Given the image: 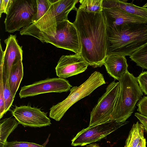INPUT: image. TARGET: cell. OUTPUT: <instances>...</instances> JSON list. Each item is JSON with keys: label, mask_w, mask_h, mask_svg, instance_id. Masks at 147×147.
I'll list each match as a JSON object with an SVG mask.
<instances>
[{"label": "cell", "mask_w": 147, "mask_h": 147, "mask_svg": "<svg viewBox=\"0 0 147 147\" xmlns=\"http://www.w3.org/2000/svg\"><path fill=\"white\" fill-rule=\"evenodd\" d=\"M119 89V82L114 81L108 85L105 92L98 99L90 113L89 126L111 121Z\"/></svg>", "instance_id": "8"}, {"label": "cell", "mask_w": 147, "mask_h": 147, "mask_svg": "<svg viewBox=\"0 0 147 147\" xmlns=\"http://www.w3.org/2000/svg\"><path fill=\"white\" fill-rule=\"evenodd\" d=\"M146 139L144 138L139 143L137 147H146Z\"/></svg>", "instance_id": "30"}, {"label": "cell", "mask_w": 147, "mask_h": 147, "mask_svg": "<svg viewBox=\"0 0 147 147\" xmlns=\"http://www.w3.org/2000/svg\"><path fill=\"white\" fill-rule=\"evenodd\" d=\"M146 131H147V130H146Z\"/></svg>", "instance_id": "33"}, {"label": "cell", "mask_w": 147, "mask_h": 147, "mask_svg": "<svg viewBox=\"0 0 147 147\" xmlns=\"http://www.w3.org/2000/svg\"><path fill=\"white\" fill-rule=\"evenodd\" d=\"M106 83L102 74L98 71L94 72L80 86L72 87L70 90L69 94L65 100L50 108V117L56 121H59L74 104Z\"/></svg>", "instance_id": "5"}, {"label": "cell", "mask_w": 147, "mask_h": 147, "mask_svg": "<svg viewBox=\"0 0 147 147\" xmlns=\"http://www.w3.org/2000/svg\"><path fill=\"white\" fill-rule=\"evenodd\" d=\"M23 76L22 60L13 64L11 68L8 82L11 94L14 98Z\"/></svg>", "instance_id": "17"}, {"label": "cell", "mask_w": 147, "mask_h": 147, "mask_svg": "<svg viewBox=\"0 0 147 147\" xmlns=\"http://www.w3.org/2000/svg\"><path fill=\"white\" fill-rule=\"evenodd\" d=\"M139 85L145 95H147V71L141 73L137 77Z\"/></svg>", "instance_id": "26"}, {"label": "cell", "mask_w": 147, "mask_h": 147, "mask_svg": "<svg viewBox=\"0 0 147 147\" xmlns=\"http://www.w3.org/2000/svg\"><path fill=\"white\" fill-rule=\"evenodd\" d=\"M19 123L15 118H6L0 121V147H3L9 135L18 127Z\"/></svg>", "instance_id": "19"}, {"label": "cell", "mask_w": 147, "mask_h": 147, "mask_svg": "<svg viewBox=\"0 0 147 147\" xmlns=\"http://www.w3.org/2000/svg\"><path fill=\"white\" fill-rule=\"evenodd\" d=\"M50 6L42 18L20 30L21 35L33 36L38 40L53 36L57 22L68 20V15L72 10L77 11L76 0H50Z\"/></svg>", "instance_id": "3"}, {"label": "cell", "mask_w": 147, "mask_h": 147, "mask_svg": "<svg viewBox=\"0 0 147 147\" xmlns=\"http://www.w3.org/2000/svg\"><path fill=\"white\" fill-rule=\"evenodd\" d=\"M36 0L37 11L34 17L32 24L37 22L42 18L49 8L51 4L50 0Z\"/></svg>", "instance_id": "23"}, {"label": "cell", "mask_w": 147, "mask_h": 147, "mask_svg": "<svg viewBox=\"0 0 147 147\" xmlns=\"http://www.w3.org/2000/svg\"><path fill=\"white\" fill-rule=\"evenodd\" d=\"M136 105L137 111L141 114L147 116V96H144L139 101Z\"/></svg>", "instance_id": "27"}, {"label": "cell", "mask_w": 147, "mask_h": 147, "mask_svg": "<svg viewBox=\"0 0 147 147\" xmlns=\"http://www.w3.org/2000/svg\"><path fill=\"white\" fill-rule=\"evenodd\" d=\"M135 116L139 120L144 127V129L147 130V116L142 115L139 113H135Z\"/></svg>", "instance_id": "29"}, {"label": "cell", "mask_w": 147, "mask_h": 147, "mask_svg": "<svg viewBox=\"0 0 147 147\" xmlns=\"http://www.w3.org/2000/svg\"><path fill=\"white\" fill-rule=\"evenodd\" d=\"M142 7H143L146 8V7H147V2Z\"/></svg>", "instance_id": "32"}, {"label": "cell", "mask_w": 147, "mask_h": 147, "mask_svg": "<svg viewBox=\"0 0 147 147\" xmlns=\"http://www.w3.org/2000/svg\"><path fill=\"white\" fill-rule=\"evenodd\" d=\"M102 12L107 28H113L126 23H147V20L130 14L116 7L103 8Z\"/></svg>", "instance_id": "14"}, {"label": "cell", "mask_w": 147, "mask_h": 147, "mask_svg": "<svg viewBox=\"0 0 147 147\" xmlns=\"http://www.w3.org/2000/svg\"><path fill=\"white\" fill-rule=\"evenodd\" d=\"M103 0H80L79 9L89 12H100L102 11Z\"/></svg>", "instance_id": "21"}, {"label": "cell", "mask_w": 147, "mask_h": 147, "mask_svg": "<svg viewBox=\"0 0 147 147\" xmlns=\"http://www.w3.org/2000/svg\"><path fill=\"white\" fill-rule=\"evenodd\" d=\"M107 56H130L147 44V23H126L107 28Z\"/></svg>", "instance_id": "2"}, {"label": "cell", "mask_w": 147, "mask_h": 147, "mask_svg": "<svg viewBox=\"0 0 147 147\" xmlns=\"http://www.w3.org/2000/svg\"><path fill=\"white\" fill-rule=\"evenodd\" d=\"M120 89L111 120L125 122L131 115L143 93L137 78L127 70L119 80Z\"/></svg>", "instance_id": "4"}, {"label": "cell", "mask_w": 147, "mask_h": 147, "mask_svg": "<svg viewBox=\"0 0 147 147\" xmlns=\"http://www.w3.org/2000/svg\"><path fill=\"white\" fill-rule=\"evenodd\" d=\"M87 147H100L98 144H91L86 145Z\"/></svg>", "instance_id": "31"}, {"label": "cell", "mask_w": 147, "mask_h": 147, "mask_svg": "<svg viewBox=\"0 0 147 147\" xmlns=\"http://www.w3.org/2000/svg\"><path fill=\"white\" fill-rule=\"evenodd\" d=\"M129 121L119 123L111 120L106 122L89 126L78 132L71 140V145L83 146L99 141Z\"/></svg>", "instance_id": "9"}, {"label": "cell", "mask_w": 147, "mask_h": 147, "mask_svg": "<svg viewBox=\"0 0 147 147\" xmlns=\"http://www.w3.org/2000/svg\"><path fill=\"white\" fill-rule=\"evenodd\" d=\"M37 9L36 0H13L4 22L5 31L13 33L31 24Z\"/></svg>", "instance_id": "6"}, {"label": "cell", "mask_w": 147, "mask_h": 147, "mask_svg": "<svg viewBox=\"0 0 147 147\" xmlns=\"http://www.w3.org/2000/svg\"><path fill=\"white\" fill-rule=\"evenodd\" d=\"M13 0H0V17L2 13L7 14Z\"/></svg>", "instance_id": "28"}, {"label": "cell", "mask_w": 147, "mask_h": 147, "mask_svg": "<svg viewBox=\"0 0 147 147\" xmlns=\"http://www.w3.org/2000/svg\"><path fill=\"white\" fill-rule=\"evenodd\" d=\"M5 49L3 51L0 46V66L3 73L8 79L13 65L23 59V51L18 44L16 35H10L4 40Z\"/></svg>", "instance_id": "12"}, {"label": "cell", "mask_w": 147, "mask_h": 147, "mask_svg": "<svg viewBox=\"0 0 147 147\" xmlns=\"http://www.w3.org/2000/svg\"><path fill=\"white\" fill-rule=\"evenodd\" d=\"M104 65L108 74L118 80L127 70L128 66L125 56L117 55L107 56Z\"/></svg>", "instance_id": "15"}, {"label": "cell", "mask_w": 147, "mask_h": 147, "mask_svg": "<svg viewBox=\"0 0 147 147\" xmlns=\"http://www.w3.org/2000/svg\"><path fill=\"white\" fill-rule=\"evenodd\" d=\"M2 68L0 67V119L5 113V101L3 95V80Z\"/></svg>", "instance_id": "25"}, {"label": "cell", "mask_w": 147, "mask_h": 147, "mask_svg": "<svg viewBox=\"0 0 147 147\" xmlns=\"http://www.w3.org/2000/svg\"><path fill=\"white\" fill-rule=\"evenodd\" d=\"M3 95L5 101V113L10 109L12 105L14 98L11 94L9 87L8 79L3 73Z\"/></svg>", "instance_id": "22"}, {"label": "cell", "mask_w": 147, "mask_h": 147, "mask_svg": "<svg viewBox=\"0 0 147 147\" xmlns=\"http://www.w3.org/2000/svg\"><path fill=\"white\" fill-rule=\"evenodd\" d=\"M43 43H51L56 47L80 54L81 45L77 30L73 23L68 20L57 22L55 34L53 36L40 39Z\"/></svg>", "instance_id": "7"}, {"label": "cell", "mask_w": 147, "mask_h": 147, "mask_svg": "<svg viewBox=\"0 0 147 147\" xmlns=\"http://www.w3.org/2000/svg\"><path fill=\"white\" fill-rule=\"evenodd\" d=\"M88 65L79 54L62 55L55 68L57 76L65 78L84 72Z\"/></svg>", "instance_id": "13"}, {"label": "cell", "mask_w": 147, "mask_h": 147, "mask_svg": "<svg viewBox=\"0 0 147 147\" xmlns=\"http://www.w3.org/2000/svg\"><path fill=\"white\" fill-rule=\"evenodd\" d=\"M72 87L65 79L59 77L48 78L22 87L19 95L22 98L50 92L61 93L69 91Z\"/></svg>", "instance_id": "10"}, {"label": "cell", "mask_w": 147, "mask_h": 147, "mask_svg": "<svg viewBox=\"0 0 147 147\" xmlns=\"http://www.w3.org/2000/svg\"><path fill=\"white\" fill-rule=\"evenodd\" d=\"M76 12L73 23L80 40V55L88 65L101 67L107 57V27L103 12H89L79 8Z\"/></svg>", "instance_id": "1"}, {"label": "cell", "mask_w": 147, "mask_h": 147, "mask_svg": "<svg viewBox=\"0 0 147 147\" xmlns=\"http://www.w3.org/2000/svg\"><path fill=\"white\" fill-rule=\"evenodd\" d=\"M129 58L137 65L147 69V44L134 52Z\"/></svg>", "instance_id": "20"}, {"label": "cell", "mask_w": 147, "mask_h": 147, "mask_svg": "<svg viewBox=\"0 0 147 147\" xmlns=\"http://www.w3.org/2000/svg\"><path fill=\"white\" fill-rule=\"evenodd\" d=\"M11 113L19 124L24 127H41L51 124V120L47 116V113L29 105L16 106Z\"/></svg>", "instance_id": "11"}, {"label": "cell", "mask_w": 147, "mask_h": 147, "mask_svg": "<svg viewBox=\"0 0 147 147\" xmlns=\"http://www.w3.org/2000/svg\"><path fill=\"white\" fill-rule=\"evenodd\" d=\"M127 0H103V8L116 7L130 14L147 20V8L140 7Z\"/></svg>", "instance_id": "16"}, {"label": "cell", "mask_w": 147, "mask_h": 147, "mask_svg": "<svg viewBox=\"0 0 147 147\" xmlns=\"http://www.w3.org/2000/svg\"><path fill=\"white\" fill-rule=\"evenodd\" d=\"M3 147H46L33 142H18L17 141L11 142H6Z\"/></svg>", "instance_id": "24"}, {"label": "cell", "mask_w": 147, "mask_h": 147, "mask_svg": "<svg viewBox=\"0 0 147 147\" xmlns=\"http://www.w3.org/2000/svg\"><path fill=\"white\" fill-rule=\"evenodd\" d=\"M144 127L138 121L134 123L126 140L124 147H137L144 139Z\"/></svg>", "instance_id": "18"}]
</instances>
